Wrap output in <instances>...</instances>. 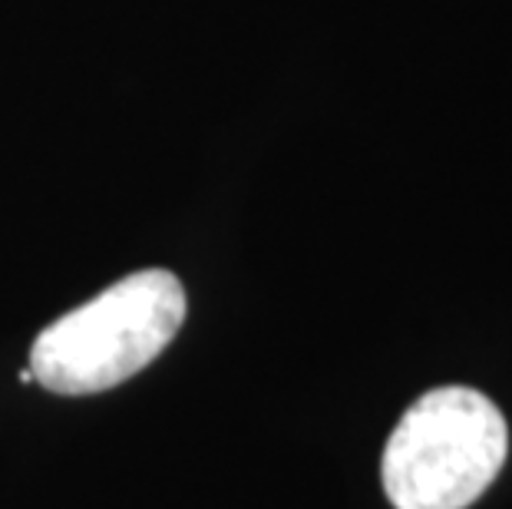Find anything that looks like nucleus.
I'll return each instance as SVG.
<instances>
[{
  "label": "nucleus",
  "mask_w": 512,
  "mask_h": 509,
  "mask_svg": "<svg viewBox=\"0 0 512 509\" xmlns=\"http://www.w3.org/2000/svg\"><path fill=\"white\" fill-rule=\"evenodd\" d=\"M506 417L473 387H437L410 404L384 447V493L397 509H466L506 463Z\"/></svg>",
  "instance_id": "nucleus-2"
},
{
  "label": "nucleus",
  "mask_w": 512,
  "mask_h": 509,
  "mask_svg": "<svg viewBox=\"0 0 512 509\" xmlns=\"http://www.w3.org/2000/svg\"><path fill=\"white\" fill-rule=\"evenodd\" d=\"M189 301L166 268H143L67 311L30 348L34 384L50 394L86 397L136 377L176 338Z\"/></svg>",
  "instance_id": "nucleus-1"
}]
</instances>
